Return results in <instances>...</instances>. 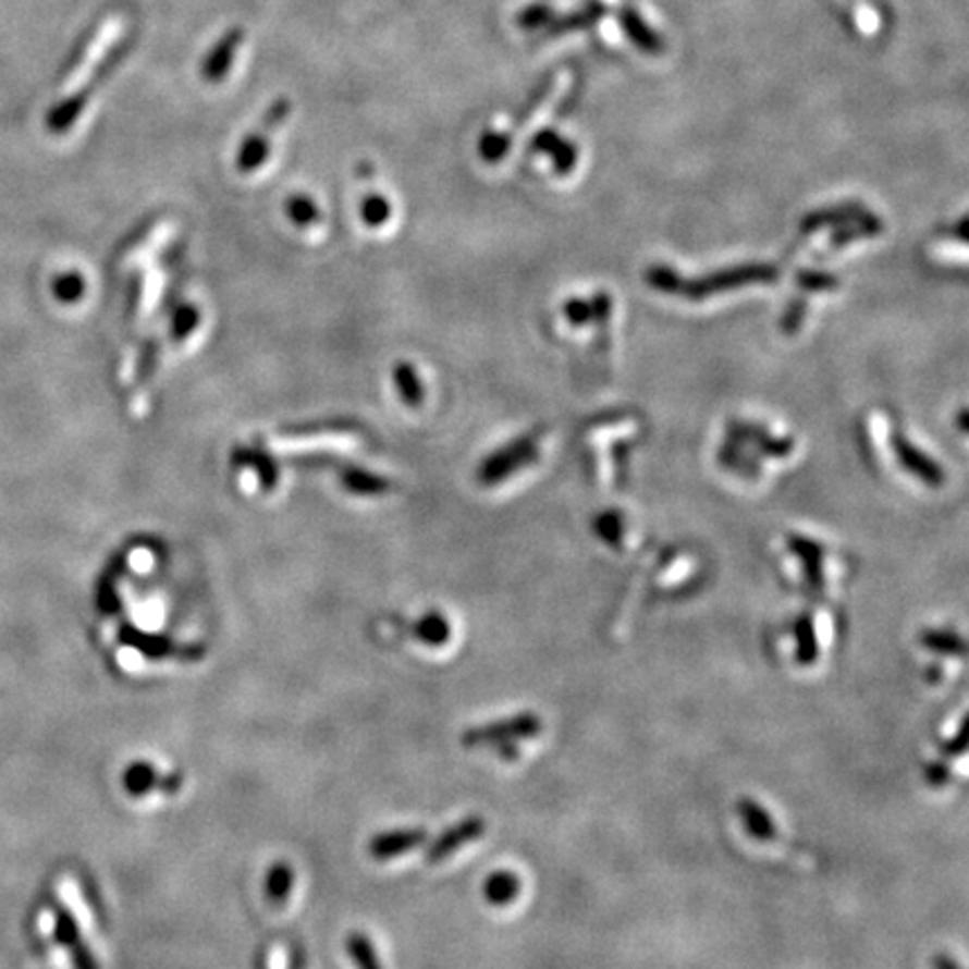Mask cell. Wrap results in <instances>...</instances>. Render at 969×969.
I'll use <instances>...</instances> for the list:
<instances>
[{
  "label": "cell",
  "mask_w": 969,
  "mask_h": 969,
  "mask_svg": "<svg viewBox=\"0 0 969 969\" xmlns=\"http://www.w3.org/2000/svg\"><path fill=\"white\" fill-rule=\"evenodd\" d=\"M54 939L59 945L74 949L82 943V934H79V924L74 920V916L68 909H57L54 916Z\"/></svg>",
  "instance_id": "obj_19"
},
{
  "label": "cell",
  "mask_w": 969,
  "mask_h": 969,
  "mask_svg": "<svg viewBox=\"0 0 969 969\" xmlns=\"http://www.w3.org/2000/svg\"><path fill=\"white\" fill-rule=\"evenodd\" d=\"M484 831H488V824H484V819H480V817H465V819H461L458 824H454L452 829H446L436 842H431V846L427 848L425 860L429 864H438V862L444 860V857H450L456 850H461L465 844H471L478 837H482Z\"/></svg>",
  "instance_id": "obj_6"
},
{
  "label": "cell",
  "mask_w": 969,
  "mask_h": 969,
  "mask_svg": "<svg viewBox=\"0 0 969 969\" xmlns=\"http://www.w3.org/2000/svg\"><path fill=\"white\" fill-rule=\"evenodd\" d=\"M122 784L131 797H144L160 786V776L151 763L135 761L124 770Z\"/></svg>",
  "instance_id": "obj_11"
},
{
  "label": "cell",
  "mask_w": 969,
  "mask_h": 969,
  "mask_svg": "<svg viewBox=\"0 0 969 969\" xmlns=\"http://www.w3.org/2000/svg\"><path fill=\"white\" fill-rule=\"evenodd\" d=\"M427 844V831L425 829H406V831H389L382 835H376L368 844V853L376 860H391L395 855H402L406 850H414L418 846Z\"/></svg>",
  "instance_id": "obj_7"
},
{
  "label": "cell",
  "mask_w": 969,
  "mask_h": 969,
  "mask_svg": "<svg viewBox=\"0 0 969 969\" xmlns=\"http://www.w3.org/2000/svg\"><path fill=\"white\" fill-rule=\"evenodd\" d=\"M397 382H400V387H402V395H404L406 402L418 404V402L422 400L420 384H418V380H416V372H412V368L402 366V368L397 370Z\"/></svg>",
  "instance_id": "obj_23"
},
{
  "label": "cell",
  "mask_w": 969,
  "mask_h": 969,
  "mask_svg": "<svg viewBox=\"0 0 969 969\" xmlns=\"http://www.w3.org/2000/svg\"><path fill=\"white\" fill-rule=\"evenodd\" d=\"M361 211H364V220L370 222V225H382L384 220H389L391 205L384 200V196H380V194H370V196L364 200Z\"/></svg>",
  "instance_id": "obj_21"
},
{
  "label": "cell",
  "mask_w": 969,
  "mask_h": 969,
  "mask_svg": "<svg viewBox=\"0 0 969 969\" xmlns=\"http://www.w3.org/2000/svg\"><path fill=\"white\" fill-rule=\"evenodd\" d=\"M290 113H292V101L285 97L277 99L268 108V113L263 115V122H260L258 131L249 133L241 146L238 162H236L238 171L252 173L266 164V160L270 156V148H272V135L287 122Z\"/></svg>",
  "instance_id": "obj_2"
},
{
  "label": "cell",
  "mask_w": 969,
  "mask_h": 969,
  "mask_svg": "<svg viewBox=\"0 0 969 969\" xmlns=\"http://www.w3.org/2000/svg\"><path fill=\"white\" fill-rule=\"evenodd\" d=\"M535 148H539L541 154H550L554 167L562 173H568L577 164L575 162L577 160L575 146L571 142L562 139L559 135H554V133H541L537 144H535Z\"/></svg>",
  "instance_id": "obj_12"
},
{
  "label": "cell",
  "mask_w": 969,
  "mask_h": 969,
  "mask_svg": "<svg viewBox=\"0 0 969 969\" xmlns=\"http://www.w3.org/2000/svg\"><path fill=\"white\" fill-rule=\"evenodd\" d=\"M535 454H537V444H535L532 438L516 440L514 444L505 446V452L496 454V456L488 463V467H482V476H488L490 480L501 478V476H507V474L514 471V463H512V461L528 463Z\"/></svg>",
  "instance_id": "obj_9"
},
{
  "label": "cell",
  "mask_w": 969,
  "mask_h": 969,
  "mask_svg": "<svg viewBox=\"0 0 969 969\" xmlns=\"http://www.w3.org/2000/svg\"><path fill=\"white\" fill-rule=\"evenodd\" d=\"M287 209H290V216L296 222H302V225H310V222L317 218V207L308 196H292L287 200Z\"/></svg>",
  "instance_id": "obj_22"
},
{
  "label": "cell",
  "mask_w": 969,
  "mask_h": 969,
  "mask_svg": "<svg viewBox=\"0 0 969 969\" xmlns=\"http://www.w3.org/2000/svg\"><path fill=\"white\" fill-rule=\"evenodd\" d=\"M294 884V871L285 862H277L266 875V898L272 905H283L290 898Z\"/></svg>",
  "instance_id": "obj_14"
},
{
  "label": "cell",
  "mask_w": 969,
  "mask_h": 969,
  "mask_svg": "<svg viewBox=\"0 0 969 969\" xmlns=\"http://www.w3.org/2000/svg\"><path fill=\"white\" fill-rule=\"evenodd\" d=\"M795 638H797V660L799 664L808 666L817 660L819 655V647H817V636H814V624L810 615H801L795 624Z\"/></svg>",
  "instance_id": "obj_16"
},
{
  "label": "cell",
  "mask_w": 969,
  "mask_h": 969,
  "mask_svg": "<svg viewBox=\"0 0 969 969\" xmlns=\"http://www.w3.org/2000/svg\"><path fill=\"white\" fill-rule=\"evenodd\" d=\"M924 778H927V784H931V786H945L947 781H949V768L943 761L929 763L924 768Z\"/></svg>",
  "instance_id": "obj_24"
},
{
  "label": "cell",
  "mask_w": 969,
  "mask_h": 969,
  "mask_svg": "<svg viewBox=\"0 0 969 969\" xmlns=\"http://www.w3.org/2000/svg\"><path fill=\"white\" fill-rule=\"evenodd\" d=\"M120 640L151 660H162V658L198 660L205 655V649L200 645H177L173 640L151 636V633H142L139 628H135L131 624H124L120 628Z\"/></svg>",
  "instance_id": "obj_4"
},
{
  "label": "cell",
  "mask_w": 969,
  "mask_h": 969,
  "mask_svg": "<svg viewBox=\"0 0 969 969\" xmlns=\"http://www.w3.org/2000/svg\"><path fill=\"white\" fill-rule=\"evenodd\" d=\"M931 965H934V969H960V967H958V962H956L954 958L945 956V954H939V956H934V960H931Z\"/></svg>",
  "instance_id": "obj_27"
},
{
  "label": "cell",
  "mask_w": 969,
  "mask_h": 969,
  "mask_svg": "<svg viewBox=\"0 0 969 969\" xmlns=\"http://www.w3.org/2000/svg\"><path fill=\"white\" fill-rule=\"evenodd\" d=\"M245 41L243 27H230L209 50L205 63H203V77L209 84H220L230 77V70L238 57V50Z\"/></svg>",
  "instance_id": "obj_5"
},
{
  "label": "cell",
  "mask_w": 969,
  "mask_h": 969,
  "mask_svg": "<svg viewBox=\"0 0 969 969\" xmlns=\"http://www.w3.org/2000/svg\"><path fill=\"white\" fill-rule=\"evenodd\" d=\"M52 292H54V296H57L59 302H63V304H74V302H79L82 296H84V292H86V283H84V279H82L77 272H70V274L59 277V279L52 283Z\"/></svg>",
  "instance_id": "obj_20"
},
{
  "label": "cell",
  "mask_w": 969,
  "mask_h": 969,
  "mask_svg": "<svg viewBox=\"0 0 969 969\" xmlns=\"http://www.w3.org/2000/svg\"><path fill=\"white\" fill-rule=\"evenodd\" d=\"M541 729H543L541 719L532 712H526L505 721L467 729L463 734V745H467V748H476V745H503V743H514L518 738H532Z\"/></svg>",
  "instance_id": "obj_3"
},
{
  "label": "cell",
  "mask_w": 969,
  "mask_h": 969,
  "mask_svg": "<svg viewBox=\"0 0 969 969\" xmlns=\"http://www.w3.org/2000/svg\"><path fill=\"white\" fill-rule=\"evenodd\" d=\"M520 893V880L512 871H494L482 884V896L494 907L512 905Z\"/></svg>",
  "instance_id": "obj_10"
},
{
  "label": "cell",
  "mask_w": 969,
  "mask_h": 969,
  "mask_svg": "<svg viewBox=\"0 0 969 969\" xmlns=\"http://www.w3.org/2000/svg\"><path fill=\"white\" fill-rule=\"evenodd\" d=\"M122 32H124V19L120 14L103 19V23L97 27V32L88 41L79 63L74 65L68 84L63 86V97L50 110V115H48L50 133L61 135V133L70 131V126L79 120V115L86 108V101H88V88H93L95 77L99 74L101 65L106 63V59L110 57V52H113V48L118 46Z\"/></svg>",
  "instance_id": "obj_1"
},
{
  "label": "cell",
  "mask_w": 969,
  "mask_h": 969,
  "mask_svg": "<svg viewBox=\"0 0 969 969\" xmlns=\"http://www.w3.org/2000/svg\"><path fill=\"white\" fill-rule=\"evenodd\" d=\"M416 633L425 645L442 647L446 640L452 638V626L440 613H429L416 624Z\"/></svg>",
  "instance_id": "obj_17"
},
{
  "label": "cell",
  "mask_w": 969,
  "mask_h": 969,
  "mask_svg": "<svg viewBox=\"0 0 969 969\" xmlns=\"http://www.w3.org/2000/svg\"><path fill=\"white\" fill-rule=\"evenodd\" d=\"M920 642L924 649L943 653V655H956V658L965 655V640L954 630L929 628L920 636Z\"/></svg>",
  "instance_id": "obj_15"
},
{
  "label": "cell",
  "mask_w": 969,
  "mask_h": 969,
  "mask_svg": "<svg viewBox=\"0 0 969 969\" xmlns=\"http://www.w3.org/2000/svg\"><path fill=\"white\" fill-rule=\"evenodd\" d=\"M790 548H793V550L799 554V559H801L808 584H810L812 588H822V586H824V573H822V562H824V556H822V545H817V543H812V541H808V539H801V541H793Z\"/></svg>",
  "instance_id": "obj_13"
},
{
  "label": "cell",
  "mask_w": 969,
  "mask_h": 969,
  "mask_svg": "<svg viewBox=\"0 0 969 969\" xmlns=\"http://www.w3.org/2000/svg\"><path fill=\"white\" fill-rule=\"evenodd\" d=\"M965 750H967V732H965V721H962L958 734L943 745V755L945 757H960V755H965Z\"/></svg>",
  "instance_id": "obj_26"
},
{
  "label": "cell",
  "mask_w": 969,
  "mask_h": 969,
  "mask_svg": "<svg viewBox=\"0 0 969 969\" xmlns=\"http://www.w3.org/2000/svg\"><path fill=\"white\" fill-rule=\"evenodd\" d=\"M70 954H72V960H74V969H99L93 952L84 943H79L77 947L70 949Z\"/></svg>",
  "instance_id": "obj_25"
},
{
  "label": "cell",
  "mask_w": 969,
  "mask_h": 969,
  "mask_svg": "<svg viewBox=\"0 0 969 969\" xmlns=\"http://www.w3.org/2000/svg\"><path fill=\"white\" fill-rule=\"evenodd\" d=\"M738 814L743 819V826L748 831L750 837L759 839V842H770L776 837V822L774 817L755 799H740L738 801Z\"/></svg>",
  "instance_id": "obj_8"
},
{
  "label": "cell",
  "mask_w": 969,
  "mask_h": 969,
  "mask_svg": "<svg viewBox=\"0 0 969 969\" xmlns=\"http://www.w3.org/2000/svg\"><path fill=\"white\" fill-rule=\"evenodd\" d=\"M346 949H348L353 962L357 965V969H382V960H380L376 947H372V943L364 934H359V931H353V934L348 936Z\"/></svg>",
  "instance_id": "obj_18"
}]
</instances>
